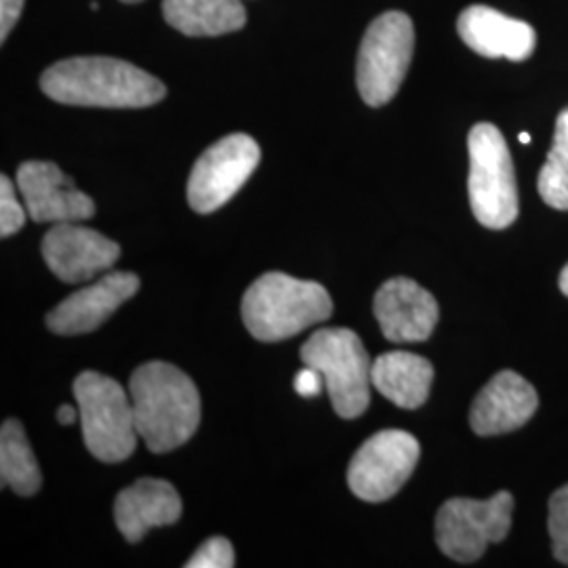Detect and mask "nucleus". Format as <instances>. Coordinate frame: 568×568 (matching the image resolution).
<instances>
[{"label":"nucleus","mask_w":568,"mask_h":568,"mask_svg":"<svg viewBox=\"0 0 568 568\" xmlns=\"http://www.w3.org/2000/svg\"><path fill=\"white\" fill-rule=\"evenodd\" d=\"M26 224V211L16 196V185L2 175L0 178V236L9 239L18 234Z\"/></svg>","instance_id":"5701e85b"},{"label":"nucleus","mask_w":568,"mask_h":568,"mask_svg":"<svg viewBox=\"0 0 568 568\" xmlns=\"http://www.w3.org/2000/svg\"><path fill=\"white\" fill-rule=\"evenodd\" d=\"M234 548L225 537H211L194 556L185 562V568H232L234 562Z\"/></svg>","instance_id":"b1692460"},{"label":"nucleus","mask_w":568,"mask_h":568,"mask_svg":"<svg viewBox=\"0 0 568 568\" xmlns=\"http://www.w3.org/2000/svg\"><path fill=\"white\" fill-rule=\"evenodd\" d=\"M373 387L400 408H419L434 382L432 363L410 352H386L373 361Z\"/></svg>","instance_id":"a211bd4d"},{"label":"nucleus","mask_w":568,"mask_h":568,"mask_svg":"<svg viewBox=\"0 0 568 568\" xmlns=\"http://www.w3.org/2000/svg\"><path fill=\"white\" fill-rule=\"evenodd\" d=\"M302 361L321 371L339 417L356 419L365 413L371 403L373 361L354 331L318 328L302 345Z\"/></svg>","instance_id":"423d86ee"},{"label":"nucleus","mask_w":568,"mask_h":568,"mask_svg":"<svg viewBox=\"0 0 568 568\" xmlns=\"http://www.w3.org/2000/svg\"><path fill=\"white\" fill-rule=\"evenodd\" d=\"M74 398L89 453L103 464L129 459L138 447L140 434L133 403L124 387L108 375L84 371L74 382Z\"/></svg>","instance_id":"20e7f679"},{"label":"nucleus","mask_w":568,"mask_h":568,"mask_svg":"<svg viewBox=\"0 0 568 568\" xmlns=\"http://www.w3.org/2000/svg\"><path fill=\"white\" fill-rule=\"evenodd\" d=\"M457 30L471 51L490 60L525 61L537 44V34L527 21L514 20L485 4L467 7L459 16Z\"/></svg>","instance_id":"dca6fc26"},{"label":"nucleus","mask_w":568,"mask_h":568,"mask_svg":"<svg viewBox=\"0 0 568 568\" xmlns=\"http://www.w3.org/2000/svg\"><path fill=\"white\" fill-rule=\"evenodd\" d=\"M548 530L556 560L568 567V485L549 497Z\"/></svg>","instance_id":"4be33fe9"},{"label":"nucleus","mask_w":568,"mask_h":568,"mask_svg":"<svg viewBox=\"0 0 568 568\" xmlns=\"http://www.w3.org/2000/svg\"><path fill=\"white\" fill-rule=\"evenodd\" d=\"M163 16L185 37H222L246 26L243 0H163Z\"/></svg>","instance_id":"6ab92c4d"},{"label":"nucleus","mask_w":568,"mask_h":568,"mask_svg":"<svg viewBox=\"0 0 568 568\" xmlns=\"http://www.w3.org/2000/svg\"><path fill=\"white\" fill-rule=\"evenodd\" d=\"M42 260L63 281L77 284L95 278L119 262L121 246L100 232L79 225L55 224L42 239Z\"/></svg>","instance_id":"f8f14e48"},{"label":"nucleus","mask_w":568,"mask_h":568,"mask_svg":"<svg viewBox=\"0 0 568 568\" xmlns=\"http://www.w3.org/2000/svg\"><path fill=\"white\" fill-rule=\"evenodd\" d=\"M182 518V497L159 478H142L124 488L114 501V520L129 544L142 541L150 528L169 527Z\"/></svg>","instance_id":"f3484780"},{"label":"nucleus","mask_w":568,"mask_h":568,"mask_svg":"<svg viewBox=\"0 0 568 568\" xmlns=\"http://www.w3.org/2000/svg\"><path fill=\"white\" fill-rule=\"evenodd\" d=\"M26 211L37 224H72L95 215V203L81 192L58 164L28 161L18 171Z\"/></svg>","instance_id":"9b49d317"},{"label":"nucleus","mask_w":568,"mask_h":568,"mask_svg":"<svg viewBox=\"0 0 568 568\" xmlns=\"http://www.w3.org/2000/svg\"><path fill=\"white\" fill-rule=\"evenodd\" d=\"M138 434L152 453L183 447L201 426V394L182 368L152 361L129 382Z\"/></svg>","instance_id":"f03ea898"},{"label":"nucleus","mask_w":568,"mask_h":568,"mask_svg":"<svg viewBox=\"0 0 568 568\" xmlns=\"http://www.w3.org/2000/svg\"><path fill=\"white\" fill-rule=\"evenodd\" d=\"M419 455L422 448L413 434L403 429L377 432L352 457L347 485L363 501H387L405 487L417 467Z\"/></svg>","instance_id":"1a4fd4ad"},{"label":"nucleus","mask_w":568,"mask_h":568,"mask_svg":"<svg viewBox=\"0 0 568 568\" xmlns=\"http://www.w3.org/2000/svg\"><path fill=\"white\" fill-rule=\"evenodd\" d=\"M295 392L304 398H312V396H318L325 387V377L321 375V371H316L314 366L305 365L297 375H295Z\"/></svg>","instance_id":"393cba45"},{"label":"nucleus","mask_w":568,"mask_h":568,"mask_svg":"<svg viewBox=\"0 0 568 568\" xmlns=\"http://www.w3.org/2000/svg\"><path fill=\"white\" fill-rule=\"evenodd\" d=\"M413 51L415 28L406 13L387 11L368 26L356 65V84L365 103L379 108L392 102L405 81Z\"/></svg>","instance_id":"0eeeda50"},{"label":"nucleus","mask_w":568,"mask_h":568,"mask_svg":"<svg viewBox=\"0 0 568 568\" xmlns=\"http://www.w3.org/2000/svg\"><path fill=\"white\" fill-rule=\"evenodd\" d=\"M262 161L257 142L244 133L225 135L204 150L187 180V203L206 215L222 209L248 182Z\"/></svg>","instance_id":"9d476101"},{"label":"nucleus","mask_w":568,"mask_h":568,"mask_svg":"<svg viewBox=\"0 0 568 568\" xmlns=\"http://www.w3.org/2000/svg\"><path fill=\"white\" fill-rule=\"evenodd\" d=\"M121 2H129V4H133V2H142V0H121Z\"/></svg>","instance_id":"7c9ffc66"},{"label":"nucleus","mask_w":568,"mask_h":568,"mask_svg":"<svg viewBox=\"0 0 568 568\" xmlns=\"http://www.w3.org/2000/svg\"><path fill=\"white\" fill-rule=\"evenodd\" d=\"M26 0H0V41H7L9 32L20 20L21 9Z\"/></svg>","instance_id":"a878e982"},{"label":"nucleus","mask_w":568,"mask_h":568,"mask_svg":"<svg viewBox=\"0 0 568 568\" xmlns=\"http://www.w3.org/2000/svg\"><path fill=\"white\" fill-rule=\"evenodd\" d=\"M77 417H81V413L74 406L63 405L58 408V422L61 426H72L77 422Z\"/></svg>","instance_id":"bb28decb"},{"label":"nucleus","mask_w":568,"mask_h":568,"mask_svg":"<svg viewBox=\"0 0 568 568\" xmlns=\"http://www.w3.org/2000/svg\"><path fill=\"white\" fill-rule=\"evenodd\" d=\"M140 284L131 272H110L55 305L47 314V326L58 335L91 333L126 304L140 291Z\"/></svg>","instance_id":"ddd939ff"},{"label":"nucleus","mask_w":568,"mask_h":568,"mask_svg":"<svg viewBox=\"0 0 568 568\" xmlns=\"http://www.w3.org/2000/svg\"><path fill=\"white\" fill-rule=\"evenodd\" d=\"M375 318L394 344L426 342L438 323L434 295L410 278H392L375 295Z\"/></svg>","instance_id":"4468645a"},{"label":"nucleus","mask_w":568,"mask_h":568,"mask_svg":"<svg viewBox=\"0 0 568 568\" xmlns=\"http://www.w3.org/2000/svg\"><path fill=\"white\" fill-rule=\"evenodd\" d=\"M560 291L568 297V264L565 265V270L560 274Z\"/></svg>","instance_id":"cd10ccee"},{"label":"nucleus","mask_w":568,"mask_h":568,"mask_svg":"<svg viewBox=\"0 0 568 568\" xmlns=\"http://www.w3.org/2000/svg\"><path fill=\"white\" fill-rule=\"evenodd\" d=\"M518 140H520V143H525V145H527V143H530V135L525 131V133H520V138H518Z\"/></svg>","instance_id":"c85d7f7f"},{"label":"nucleus","mask_w":568,"mask_h":568,"mask_svg":"<svg viewBox=\"0 0 568 568\" xmlns=\"http://www.w3.org/2000/svg\"><path fill=\"white\" fill-rule=\"evenodd\" d=\"M537 406L535 387L518 373L501 371L476 396L469 410V426L478 436L508 434L525 426Z\"/></svg>","instance_id":"2eb2a0df"},{"label":"nucleus","mask_w":568,"mask_h":568,"mask_svg":"<svg viewBox=\"0 0 568 568\" xmlns=\"http://www.w3.org/2000/svg\"><path fill=\"white\" fill-rule=\"evenodd\" d=\"M514 497L499 490L490 499H448L436 516V544L443 554L457 562L478 560L488 544H499L511 527Z\"/></svg>","instance_id":"6e6552de"},{"label":"nucleus","mask_w":568,"mask_h":568,"mask_svg":"<svg viewBox=\"0 0 568 568\" xmlns=\"http://www.w3.org/2000/svg\"><path fill=\"white\" fill-rule=\"evenodd\" d=\"M89 7H91V9H93V11H98V9H100V2H91V4H89Z\"/></svg>","instance_id":"c756f323"},{"label":"nucleus","mask_w":568,"mask_h":568,"mask_svg":"<svg viewBox=\"0 0 568 568\" xmlns=\"http://www.w3.org/2000/svg\"><path fill=\"white\" fill-rule=\"evenodd\" d=\"M537 190L544 203L568 211V108L560 112L556 121L554 143L548 152V161L539 171Z\"/></svg>","instance_id":"412c9836"},{"label":"nucleus","mask_w":568,"mask_h":568,"mask_svg":"<svg viewBox=\"0 0 568 568\" xmlns=\"http://www.w3.org/2000/svg\"><path fill=\"white\" fill-rule=\"evenodd\" d=\"M333 300L323 284L300 281L284 272H267L246 288L243 321L260 342H284L305 328L325 323Z\"/></svg>","instance_id":"7ed1b4c3"},{"label":"nucleus","mask_w":568,"mask_h":568,"mask_svg":"<svg viewBox=\"0 0 568 568\" xmlns=\"http://www.w3.org/2000/svg\"><path fill=\"white\" fill-rule=\"evenodd\" d=\"M0 480L21 497H32L42 485L41 467L18 419H7L0 429Z\"/></svg>","instance_id":"aec40b11"},{"label":"nucleus","mask_w":568,"mask_h":568,"mask_svg":"<svg viewBox=\"0 0 568 568\" xmlns=\"http://www.w3.org/2000/svg\"><path fill=\"white\" fill-rule=\"evenodd\" d=\"M467 192L474 217L490 230H504L518 217V187L506 138L490 122H478L467 138Z\"/></svg>","instance_id":"39448f33"},{"label":"nucleus","mask_w":568,"mask_h":568,"mask_svg":"<svg viewBox=\"0 0 568 568\" xmlns=\"http://www.w3.org/2000/svg\"><path fill=\"white\" fill-rule=\"evenodd\" d=\"M42 93L53 102L81 108H148L166 95L163 82L116 58H70L41 77Z\"/></svg>","instance_id":"f257e3e1"}]
</instances>
